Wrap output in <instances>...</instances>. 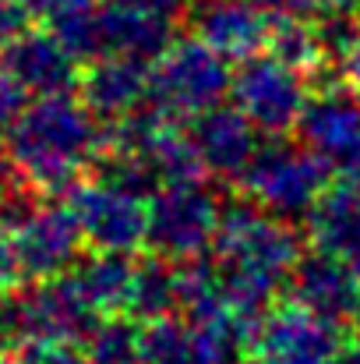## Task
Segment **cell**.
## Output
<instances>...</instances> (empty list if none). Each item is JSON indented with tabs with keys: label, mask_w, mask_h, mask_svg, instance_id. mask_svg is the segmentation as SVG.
<instances>
[{
	"label": "cell",
	"mask_w": 360,
	"mask_h": 364,
	"mask_svg": "<svg viewBox=\"0 0 360 364\" xmlns=\"http://www.w3.org/2000/svg\"><path fill=\"white\" fill-rule=\"evenodd\" d=\"M336 170L325 156H318L304 141H290L286 134H268L251 166L244 170V191L251 202H258L268 213H279L286 220L307 216L315 202L325 195L329 177Z\"/></svg>",
	"instance_id": "obj_1"
},
{
	"label": "cell",
	"mask_w": 360,
	"mask_h": 364,
	"mask_svg": "<svg viewBox=\"0 0 360 364\" xmlns=\"http://www.w3.org/2000/svg\"><path fill=\"white\" fill-rule=\"evenodd\" d=\"M234 89V75L227 57H219L212 46L195 39H177L152 68V89L148 100L166 110L170 117H198Z\"/></svg>",
	"instance_id": "obj_2"
},
{
	"label": "cell",
	"mask_w": 360,
	"mask_h": 364,
	"mask_svg": "<svg viewBox=\"0 0 360 364\" xmlns=\"http://www.w3.org/2000/svg\"><path fill=\"white\" fill-rule=\"evenodd\" d=\"M223 223V205L212 191L202 188V181H180L159 188V195L148 205V244L156 255H166L173 262H191L216 244Z\"/></svg>",
	"instance_id": "obj_3"
},
{
	"label": "cell",
	"mask_w": 360,
	"mask_h": 364,
	"mask_svg": "<svg viewBox=\"0 0 360 364\" xmlns=\"http://www.w3.org/2000/svg\"><path fill=\"white\" fill-rule=\"evenodd\" d=\"M230 92H234V103H237L240 114L265 134L293 131L304 117L307 100H311L297 68L283 64L272 53H258L251 60H240Z\"/></svg>",
	"instance_id": "obj_4"
},
{
	"label": "cell",
	"mask_w": 360,
	"mask_h": 364,
	"mask_svg": "<svg viewBox=\"0 0 360 364\" xmlns=\"http://www.w3.org/2000/svg\"><path fill=\"white\" fill-rule=\"evenodd\" d=\"M254 364H343L350 343L339 326L311 315L300 304L272 308L251 333Z\"/></svg>",
	"instance_id": "obj_5"
},
{
	"label": "cell",
	"mask_w": 360,
	"mask_h": 364,
	"mask_svg": "<svg viewBox=\"0 0 360 364\" xmlns=\"http://www.w3.org/2000/svg\"><path fill=\"white\" fill-rule=\"evenodd\" d=\"M300 141L311 145L318 156L329 159V166L347 177L360 181V89L347 82H332L322 92H315L304 107V117L297 124Z\"/></svg>",
	"instance_id": "obj_6"
},
{
	"label": "cell",
	"mask_w": 360,
	"mask_h": 364,
	"mask_svg": "<svg viewBox=\"0 0 360 364\" xmlns=\"http://www.w3.org/2000/svg\"><path fill=\"white\" fill-rule=\"evenodd\" d=\"M184 18H191V0H107L103 36L120 57L156 64L177 43Z\"/></svg>",
	"instance_id": "obj_7"
},
{
	"label": "cell",
	"mask_w": 360,
	"mask_h": 364,
	"mask_svg": "<svg viewBox=\"0 0 360 364\" xmlns=\"http://www.w3.org/2000/svg\"><path fill=\"white\" fill-rule=\"evenodd\" d=\"M195 36L227 60H251L272 39V18L258 0H198L191 4Z\"/></svg>",
	"instance_id": "obj_8"
},
{
	"label": "cell",
	"mask_w": 360,
	"mask_h": 364,
	"mask_svg": "<svg viewBox=\"0 0 360 364\" xmlns=\"http://www.w3.org/2000/svg\"><path fill=\"white\" fill-rule=\"evenodd\" d=\"M244 340L230 326L156 318L141 333L145 364H237V343Z\"/></svg>",
	"instance_id": "obj_9"
},
{
	"label": "cell",
	"mask_w": 360,
	"mask_h": 364,
	"mask_svg": "<svg viewBox=\"0 0 360 364\" xmlns=\"http://www.w3.org/2000/svg\"><path fill=\"white\" fill-rule=\"evenodd\" d=\"M290 290H293V304L307 308L311 315L332 326H347L360 318V279L350 269V262L339 255L315 251L300 258L290 276Z\"/></svg>",
	"instance_id": "obj_10"
},
{
	"label": "cell",
	"mask_w": 360,
	"mask_h": 364,
	"mask_svg": "<svg viewBox=\"0 0 360 364\" xmlns=\"http://www.w3.org/2000/svg\"><path fill=\"white\" fill-rule=\"evenodd\" d=\"M258 127L240 114L237 107H212L205 114H198L191 124V141L205 163V173L237 181L244 170L251 166L254 152H258Z\"/></svg>",
	"instance_id": "obj_11"
},
{
	"label": "cell",
	"mask_w": 360,
	"mask_h": 364,
	"mask_svg": "<svg viewBox=\"0 0 360 364\" xmlns=\"http://www.w3.org/2000/svg\"><path fill=\"white\" fill-rule=\"evenodd\" d=\"M82 227L103 251H131L148 241V209L120 188H89L78 202Z\"/></svg>",
	"instance_id": "obj_12"
},
{
	"label": "cell",
	"mask_w": 360,
	"mask_h": 364,
	"mask_svg": "<svg viewBox=\"0 0 360 364\" xmlns=\"http://www.w3.org/2000/svg\"><path fill=\"white\" fill-rule=\"evenodd\" d=\"M307 237L318 251L350 258L360 247V181L329 184L307 213Z\"/></svg>",
	"instance_id": "obj_13"
},
{
	"label": "cell",
	"mask_w": 360,
	"mask_h": 364,
	"mask_svg": "<svg viewBox=\"0 0 360 364\" xmlns=\"http://www.w3.org/2000/svg\"><path fill=\"white\" fill-rule=\"evenodd\" d=\"M148 89H152V75H145V64L131 57L99 64L89 78L92 110L110 114V117H127L138 107H145Z\"/></svg>",
	"instance_id": "obj_14"
},
{
	"label": "cell",
	"mask_w": 360,
	"mask_h": 364,
	"mask_svg": "<svg viewBox=\"0 0 360 364\" xmlns=\"http://www.w3.org/2000/svg\"><path fill=\"white\" fill-rule=\"evenodd\" d=\"M184 308V265L152 255L134 269V287H131V311L141 318H170L173 311Z\"/></svg>",
	"instance_id": "obj_15"
},
{
	"label": "cell",
	"mask_w": 360,
	"mask_h": 364,
	"mask_svg": "<svg viewBox=\"0 0 360 364\" xmlns=\"http://www.w3.org/2000/svg\"><path fill=\"white\" fill-rule=\"evenodd\" d=\"M131 287H134V265L120 255L107 251L99 262H92L85 269V276L78 279V290L85 294V301L92 308H120L131 304Z\"/></svg>",
	"instance_id": "obj_16"
},
{
	"label": "cell",
	"mask_w": 360,
	"mask_h": 364,
	"mask_svg": "<svg viewBox=\"0 0 360 364\" xmlns=\"http://www.w3.org/2000/svg\"><path fill=\"white\" fill-rule=\"evenodd\" d=\"M268 53L279 57L290 68H318L325 60L322 50V36L318 25H311L307 18H276L272 25V39H268Z\"/></svg>",
	"instance_id": "obj_17"
},
{
	"label": "cell",
	"mask_w": 360,
	"mask_h": 364,
	"mask_svg": "<svg viewBox=\"0 0 360 364\" xmlns=\"http://www.w3.org/2000/svg\"><path fill=\"white\" fill-rule=\"evenodd\" d=\"M141 361V333L134 322H103L89 336V364H138Z\"/></svg>",
	"instance_id": "obj_18"
},
{
	"label": "cell",
	"mask_w": 360,
	"mask_h": 364,
	"mask_svg": "<svg viewBox=\"0 0 360 364\" xmlns=\"http://www.w3.org/2000/svg\"><path fill=\"white\" fill-rule=\"evenodd\" d=\"M276 18H311L318 11H329V0H258Z\"/></svg>",
	"instance_id": "obj_19"
},
{
	"label": "cell",
	"mask_w": 360,
	"mask_h": 364,
	"mask_svg": "<svg viewBox=\"0 0 360 364\" xmlns=\"http://www.w3.org/2000/svg\"><path fill=\"white\" fill-rule=\"evenodd\" d=\"M329 11H343V14H360V0H329Z\"/></svg>",
	"instance_id": "obj_20"
},
{
	"label": "cell",
	"mask_w": 360,
	"mask_h": 364,
	"mask_svg": "<svg viewBox=\"0 0 360 364\" xmlns=\"http://www.w3.org/2000/svg\"><path fill=\"white\" fill-rule=\"evenodd\" d=\"M343 364H360V340L357 343H350V350H347V361Z\"/></svg>",
	"instance_id": "obj_21"
},
{
	"label": "cell",
	"mask_w": 360,
	"mask_h": 364,
	"mask_svg": "<svg viewBox=\"0 0 360 364\" xmlns=\"http://www.w3.org/2000/svg\"><path fill=\"white\" fill-rule=\"evenodd\" d=\"M347 262H350V269L357 272V279H360V247L354 251V255H350V258H347Z\"/></svg>",
	"instance_id": "obj_22"
}]
</instances>
